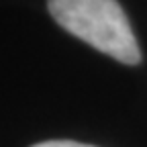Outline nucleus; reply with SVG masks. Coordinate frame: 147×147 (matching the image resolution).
<instances>
[{"mask_svg":"<svg viewBox=\"0 0 147 147\" xmlns=\"http://www.w3.org/2000/svg\"><path fill=\"white\" fill-rule=\"evenodd\" d=\"M61 29L121 63L137 65L141 49L117 0H47Z\"/></svg>","mask_w":147,"mask_h":147,"instance_id":"1","label":"nucleus"},{"mask_svg":"<svg viewBox=\"0 0 147 147\" xmlns=\"http://www.w3.org/2000/svg\"><path fill=\"white\" fill-rule=\"evenodd\" d=\"M31 147H94V145H86V143H78V141H67V139H55V141H43Z\"/></svg>","mask_w":147,"mask_h":147,"instance_id":"2","label":"nucleus"}]
</instances>
